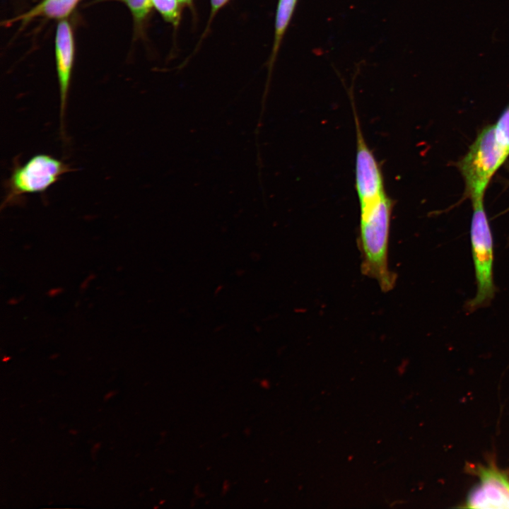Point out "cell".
<instances>
[{
  "mask_svg": "<svg viewBox=\"0 0 509 509\" xmlns=\"http://www.w3.org/2000/svg\"><path fill=\"white\" fill-rule=\"evenodd\" d=\"M78 1L79 0H42L30 11L11 20V22L21 21L22 24H24L38 16L62 19L72 12Z\"/></svg>",
  "mask_w": 509,
  "mask_h": 509,
  "instance_id": "obj_8",
  "label": "cell"
},
{
  "mask_svg": "<svg viewBox=\"0 0 509 509\" xmlns=\"http://www.w3.org/2000/svg\"><path fill=\"white\" fill-rule=\"evenodd\" d=\"M508 156L496 139L494 124L485 127L458 163L472 202L483 199L492 176Z\"/></svg>",
  "mask_w": 509,
  "mask_h": 509,
  "instance_id": "obj_2",
  "label": "cell"
},
{
  "mask_svg": "<svg viewBox=\"0 0 509 509\" xmlns=\"http://www.w3.org/2000/svg\"><path fill=\"white\" fill-rule=\"evenodd\" d=\"M470 242L476 291L466 308L472 312L489 305L496 291L493 280V239L483 199L472 202Z\"/></svg>",
  "mask_w": 509,
  "mask_h": 509,
  "instance_id": "obj_3",
  "label": "cell"
},
{
  "mask_svg": "<svg viewBox=\"0 0 509 509\" xmlns=\"http://www.w3.org/2000/svg\"><path fill=\"white\" fill-rule=\"evenodd\" d=\"M55 58L59 88V116L62 131H64V117L74 58V40L70 23L63 20L57 28Z\"/></svg>",
  "mask_w": 509,
  "mask_h": 509,
  "instance_id": "obj_6",
  "label": "cell"
},
{
  "mask_svg": "<svg viewBox=\"0 0 509 509\" xmlns=\"http://www.w3.org/2000/svg\"><path fill=\"white\" fill-rule=\"evenodd\" d=\"M393 205L392 199L386 194L370 204L360 208L361 271L374 279L384 292L392 289L396 283V276L388 264Z\"/></svg>",
  "mask_w": 509,
  "mask_h": 509,
  "instance_id": "obj_1",
  "label": "cell"
},
{
  "mask_svg": "<svg viewBox=\"0 0 509 509\" xmlns=\"http://www.w3.org/2000/svg\"><path fill=\"white\" fill-rule=\"evenodd\" d=\"M123 2L129 9L135 23L141 25L153 7L152 0H117Z\"/></svg>",
  "mask_w": 509,
  "mask_h": 509,
  "instance_id": "obj_11",
  "label": "cell"
},
{
  "mask_svg": "<svg viewBox=\"0 0 509 509\" xmlns=\"http://www.w3.org/2000/svg\"><path fill=\"white\" fill-rule=\"evenodd\" d=\"M481 484L469 495L472 508H509V480L493 469H483Z\"/></svg>",
  "mask_w": 509,
  "mask_h": 509,
  "instance_id": "obj_7",
  "label": "cell"
},
{
  "mask_svg": "<svg viewBox=\"0 0 509 509\" xmlns=\"http://www.w3.org/2000/svg\"><path fill=\"white\" fill-rule=\"evenodd\" d=\"M356 136L355 187L359 207L366 206L386 194L383 173L373 151L364 138L353 105Z\"/></svg>",
  "mask_w": 509,
  "mask_h": 509,
  "instance_id": "obj_5",
  "label": "cell"
},
{
  "mask_svg": "<svg viewBox=\"0 0 509 509\" xmlns=\"http://www.w3.org/2000/svg\"><path fill=\"white\" fill-rule=\"evenodd\" d=\"M72 170L62 160L44 153L33 156L23 165L17 163L5 182L2 205L17 203L26 194L44 192Z\"/></svg>",
  "mask_w": 509,
  "mask_h": 509,
  "instance_id": "obj_4",
  "label": "cell"
},
{
  "mask_svg": "<svg viewBox=\"0 0 509 509\" xmlns=\"http://www.w3.org/2000/svg\"><path fill=\"white\" fill-rule=\"evenodd\" d=\"M230 0H211V13L209 22L211 21L216 13L223 7Z\"/></svg>",
  "mask_w": 509,
  "mask_h": 509,
  "instance_id": "obj_13",
  "label": "cell"
},
{
  "mask_svg": "<svg viewBox=\"0 0 509 509\" xmlns=\"http://www.w3.org/2000/svg\"><path fill=\"white\" fill-rule=\"evenodd\" d=\"M494 126L498 141L509 153V104L503 110Z\"/></svg>",
  "mask_w": 509,
  "mask_h": 509,
  "instance_id": "obj_12",
  "label": "cell"
},
{
  "mask_svg": "<svg viewBox=\"0 0 509 509\" xmlns=\"http://www.w3.org/2000/svg\"><path fill=\"white\" fill-rule=\"evenodd\" d=\"M182 6H192L193 0H179Z\"/></svg>",
  "mask_w": 509,
  "mask_h": 509,
  "instance_id": "obj_14",
  "label": "cell"
},
{
  "mask_svg": "<svg viewBox=\"0 0 509 509\" xmlns=\"http://www.w3.org/2000/svg\"><path fill=\"white\" fill-rule=\"evenodd\" d=\"M297 2L298 0H279L278 1L275 18L274 42L269 61V69L272 68L275 62L283 35L289 25Z\"/></svg>",
  "mask_w": 509,
  "mask_h": 509,
  "instance_id": "obj_9",
  "label": "cell"
},
{
  "mask_svg": "<svg viewBox=\"0 0 509 509\" xmlns=\"http://www.w3.org/2000/svg\"><path fill=\"white\" fill-rule=\"evenodd\" d=\"M153 7L163 18L174 26H177L180 20L181 6L179 0H152Z\"/></svg>",
  "mask_w": 509,
  "mask_h": 509,
  "instance_id": "obj_10",
  "label": "cell"
}]
</instances>
